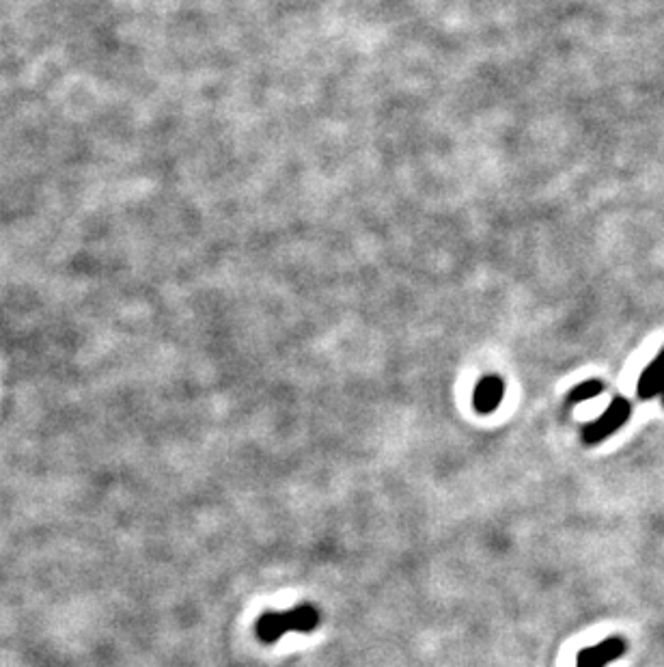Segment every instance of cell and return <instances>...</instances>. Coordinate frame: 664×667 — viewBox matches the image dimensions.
I'll list each match as a JSON object with an SVG mask.
<instances>
[{"label":"cell","instance_id":"obj_1","mask_svg":"<svg viewBox=\"0 0 664 667\" xmlns=\"http://www.w3.org/2000/svg\"><path fill=\"white\" fill-rule=\"evenodd\" d=\"M322 616L317 607L304 603L289 611H268V614L259 616L255 631L257 637L264 644H276L287 633H313L320 626Z\"/></svg>","mask_w":664,"mask_h":667},{"label":"cell","instance_id":"obj_2","mask_svg":"<svg viewBox=\"0 0 664 667\" xmlns=\"http://www.w3.org/2000/svg\"><path fill=\"white\" fill-rule=\"evenodd\" d=\"M630 411H632V406L626 398H615L611 406H608L602 413V417L591 421V424L583 428L585 445H598L604 439L611 437V434H615L630 419Z\"/></svg>","mask_w":664,"mask_h":667},{"label":"cell","instance_id":"obj_3","mask_svg":"<svg viewBox=\"0 0 664 667\" xmlns=\"http://www.w3.org/2000/svg\"><path fill=\"white\" fill-rule=\"evenodd\" d=\"M624 650H626L624 639L617 637V635L608 637L598 646L580 650L576 667H606L608 663L624 655Z\"/></svg>","mask_w":664,"mask_h":667},{"label":"cell","instance_id":"obj_4","mask_svg":"<svg viewBox=\"0 0 664 667\" xmlns=\"http://www.w3.org/2000/svg\"><path fill=\"white\" fill-rule=\"evenodd\" d=\"M505 396V383L501 376L490 374V376H483L473 393V404H475V411L479 415H490L494 413L498 404H501Z\"/></svg>","mask_w":664,"mask_h":667},{"label":"cell","instance_id":"obj_5","mask_svg":"<svg viewBox=\"0 0 664 667\" xmlns=\"http://www.w3.org/2000/svg\"><path fill=\"white\" fill-rule=\"evenodd\" d=\"M664 391V348L658 352L656 359L649 363L636 385V396L641 400H652Z\"/></svg>","mask_w":664,"mask_h":667},{"label":"cell","instance_id":"obj_6","mask_svg":"<svg viewBox=\"0 0 664 667\" xmlns=\"http://www.w3.org/2000/svg\"><path fill=\"white\" fill-rule=\"evenodd\" d=\"M604 385L600 383V380H585V383H580L578 387H574L570 391V396H567V406H572V404H580V402H587L591 398H598L600 393H602Z\"/></svg>","mask_w":664,"mask_h":667},{"label":"cell","instance_id":"obj_7","mask_svg":"<svg viewBox=\"0 0 664 667\" xmlns=\"http://www.w3.org/2000/svg\"><path fill=\"white\" fill-rule=\"evenodd\" d=\"M662 404H664V391H662Z\"/></svg>","mask_w":664,"mask_h":667}]
</instances>
